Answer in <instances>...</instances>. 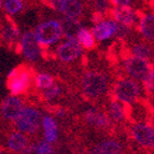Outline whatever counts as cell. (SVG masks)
<instances>
[{"label":"cell","mask_w":154,"mask_h":154,"mask_svg":"<svg viewBox=\"0 0 154 154\" xmlns=\"http://www.w3.org/2000/svg\"><path fill=\"white\" fill-rule=\"evenodd\" d=\"M22 33L18 25L13 21L12 17L5 15L0 20V42L7 48L12 50L16 49Z\"/></svg>","instance_id":"obj_12"},{"label":"cell","mask_w":154,"mask_h":154,"mask_svg":"<svg viewBox=\"0 0 154 154\" xmlns=\"http://www.w3.org/2000/svg\"><path fill=\"white\" fill-rule=\"evenodd\" d=\"M111 88L110 77L101 70H88L80 79V90L86 99L95 101L105 97Z\"/></svg>","instance_id":"obj_1"},{"label":"cell","mask_w":154,"mask_h":154,"mask_svg":"<svg viewBox=\"0 0 154 154\" xmlns=\"http://www.w3.org/2000/svg\"><path fill=\"white\" fill-rule=\"evenodd\" d=\"M92 10L93 12L100 13L105 16L109 15L112 5L110 3V0H92Z\"/></svg>","instance_id":"obj_26"},{"label":"cell","mask_w":154,"mask_h":154,"mask_svg":"<svg viewBox=\"0 0 154 154\" xmlns=\"http://www.w3.org/2000/svg\"><path fill=\"white\" fill-rule=\"evenodd\" d=\"M2 8L5 15L12 17L20 14L25 9V0H5Z\"/></svg>","instance_id":"obj_25"},{"label":"cell","mask_w":154,"mask_h":154,"mask_svg":"<svg viewBox=\"0 0 154 154\" xmlns=\"http://www.w3.org/2000/svg\"><path fill=\"white\" fill-rule=\"evenodd\" d=\"M105 111L113 124L121 125L128 121V107L114 98H110L107 101Z\"/></svg>","instance_id":"obj_16"},{"label":"cell","mask_w":154,"mask_h":154,"mask_svg":"<svg viewBox=\"0 0 154 154\" xmlns=\"http://www.w3.org/2000/svg\"><path fill=\"white\" fill-rule=\"evenodd\" d=\"M63 94H64V88H63V85L59 84V83H55L54 85H52L51 88L42 91L41 98L46 103L53 105V103H55L59 98L62 97Z\"/></svg>","instance_id":"obj_24"},{"label":"cell","mask_w":154,"mask_h":154,"mask_svg":"<svg viewBox=\"0 0 154 154\" xmlns=\"http://www.w3.org/2000/svg\"><path fill=\"white\" fill-rule=\"evenodd\" d=\"M83 121L88 126L97 131H111L114 124L110 120L105 109L98 108L95 106H91L83 111Z\"/></svg>","instance_id":"obj_11"},{"label":"cell","mask_w":154,"mask_h":154,"mask_svg":"<svg viewBox=\"0 0 154 154\" xmlns=\"http://www.w3.org/2000/svg\"><path fill=\"white\" fill-rule=\"evenodd\" d=\"M122 69L126 77L141 82L146 75L153 69V65L152 63L146 62L131 54H127L122 59Z\"/></svg>","instance_id":"obj_10"},{"label":"cell","mask_w":154,"mask_h":154,"mask_svg":"<svg viewBox=\"0 0 154 154\" xmlns=\"http://www.w3.org/2000/svg\"><path fill=\"white\" fill-rule=\"evenodd\" d=\"M77 41L79 42V44L82 46V49L84 51H92L96 48V42L95 37L93 35L92 29L86 27V26H82L81 29L79 30V32L77 33Z\"/></svg>","instance_id":"obj_22"},{"label":"cell","mask_w":154,"mask_h":154,"mask_svg":"<svg viewBox=\"0 0 154 154\" xmlns=\"http://www.w3.org/2000/svg\"><path fill=\"white\" fill-rule=\"evenodd\" d=\"M129 138L140 148L149 152H154V123L138 122L131 123L128 128Z\"/></svg>","instance_id":"obj_6"},{"label":"cell","mask_w":154,"mask_h":154,"mask_svg":"<svg viewBox=\"0 0 154 154\" xmlns=\"http://www.w3.org/2000/svg\"><path fill=\"white\" fill-rule=\"evenodd\" d=\"M106 16L103 15V14H100V13H96V12H92L91 14V22H92L93 25H95V24L99 23L101 22L105 18Z\"/></svg>","instance_id":"obj_33"},{"label":"cell","mask_w":154,"mask_h":154,"mask_svg":"<svg viewBox=\"0 0 154 154\" xmlns=\"http://www.w3.org/2000/svg\"><path fill=\"white\" fill-rule=\"evenodd\" d=\"M134 0H110V3L112 7H126L131 5Z\"/></svg>","instance_id":"obj_31"},{"label":"cell","mask_w":154,"mask_h":154,"mask_svg":"<svg viewBox=\"0 0 154 154\" xmlns=\"http://www.w3.org/2000/svg\"><path fill=\"white\" fill-rule=\"evenodd\" d=\"M36 72L29 65H20L8 73L5 85L13 96L26 95L33 88V78Z\"/></svg>","instance_id":"obj_3"},{"label":"cell","mask_w":154,"mask_h":154,"mask_svg":"<svg viewBox=\"0 0 154 154\" xmlns=\"http://www.w3.org/2000/svg\"><path fill=\"white\" fill-rule=\"evenodd\" d=\"M41 131L43 140L53 144L58 140V123L57 120L52 114H44L42 118Z\"/></svg>","instance_id":"obj_19"},{"label":"cell","mask_w":154,"mask_h":154,"mask_svg":"<svg viewBox=\"0 0 154 154\" xmlns=\"http://www.w3.org/2000/svg\"><path fill=\"white\" fill-rule=\"evenodd\" d=\"M60 26H62L63 37L64 39H75L77 33L81 29L83 25L81 20L78 18H70V17H62Z\"/></svg>","instance_id":"obj_21"},{"label":"cell","mask_w":154,"mask_h":154,"mask_svg":"<svg viewBox=\"0 0 154 154\" xmlns=\"http://www.w3.org/2000/svg\"><path fill=\"white\" fill-rule=\"evenodd\" d=\"M15 51L21 54L28 64H35L43 56V49L37 41L33 30H27L22 35Z\"/></svg>","instance_id":"obj_7"},{"label":"cell","mask_w":154,"mask_h":154,"mask_svg":"<svg viewBox=\"0 0 154 154\" xmlns=\"http://www.w3.org/2000/svg\"><path fill=\"white\" fill-rule=\"evenodd\" d=\"M137 31L142 40L153 43L154 42V12H146L139 15L137 23Z\"/></svg>","instance_id":"obj_17"},{"label":"cell","mask_w":154,"mask_h":154,"mask_svg":"<svg viewBox=\"0 0 154 154\" xmlns=\"http://www.w3.org/2000/svg\"><path fill=\"white\" fill-rule=\"evenodd\" d=\"M25 101L20 96L10 95L0 103V124L3 126H13V123L25 108Z\"/></svg>","instance_id":"obj_8"},{"label":"cell","mask_w":154,"mask_h":154,"mask_svg":"<svg viewBox=\"0 0 154 154\" xmlns=\"http://www.w3.org/2000/svg\"><path fill=\"white\" fill-rule=\"evenodd\" d=\"M128 52V54L146 62L152 63L154 59V46L152 45V43H149L144 40L133 42L129 46Z\"/></svg>","instance_id":"obj_20"},{"label":"cell","mask_w":154,"mask_h":154,"mask_svg":"<svg viewBox=\"0 0 154 154\" xmlns=\"http://www.w3.org/2000/svg\"><path fill=\"white\" fill-rule=\"evenodd\" d=\"M42 118L43 114L40 109L31 105L25 106L21 114L13 123V127L33 140V137L38 135L41 129Z\"/></svg>","instance_id":"obj_5"},{"label":"cell","mask_w":154,"mask_h":154,"mask_svg":"<svg viewBox=\"0 0 154 154\" xmlns=\"http://www.w3.org/2000/svg\"><path fill=\"white\" fill-rule=\"evenodd\" d=\"M119 28H120V24L116 23L110 16H106L101 22L93 25L91 29L95 37L96 42L103 43V42L116 39Z\"/></svg>","instance_id":"obj_13"},{"label":"cell","mask_w":154,"mask_h":154,"mask_svg":"<svg viewBox=\"0 0 154 154\" xmlns=\"http://www.w3.org/2000/svg\"><path fill=\"white\" fill-rule=\"evenodd\" d=\"M38 150L39 154H54L53 146L44 140H38Z\"/></svg>","instance_id":"obj_28"},{"label":"cell","mask_w":154,"mask_h":154,"mask_svg":"<svg viewBox=\"0 0 154 154\" xmlns=\"http://www.w3.org/2000/svg\"><path fill=\"white\" fill-rule=\"evenodd\" d=\"M140 83L144 93H146L148 95L154 96V69H152Z\"/></svg>","instance_id":"obj_27"},{"label":"cell","mask_w":154,"mask_h":154,"mask_svg":"<svg viewBox=\"0 0 154 154\" xmlns=\"http://www.w3.org/2000/svg\"><path fill=\"white\" fill-rule=\"evenodd\" d=\"M86 154H126L124 144L116 138H106L88 148Z\"/></svg>","instance_id":"obj_15"},{"label":"cell","mask_w":154,"mask_h":154,"mask_svg":"<svg viewBox=\"0 0 154 154\" xmlns=\"http://www.w3.org/2000/svg\"><path fill=\"white\" fill-rule=\"evenodd\" d=\"M153 69H154V66H153Z\"/></svg>","instance_id":"obj_37"},{"label":"cell","mask_w":154,"mask_h":154,"mask_svg":"<svg viewBox=\"0 0 154 154\" xmlns=\"http://www.w3.org/2000/svg\"><path fill=\"white\" fill-rule=\"evenodd\" d=\"M110 93L111 98L119 100L127 107H131L140 101L144 94L141 83L126 75L118 78L113 82Z\"/></svg>","instance_id":"obj_2"},{"label":"cell","mask_w":154,"mask_h":154,"mask_svg":"<svg viewBox=\"0 0 154 154\" xmlns=\"http://www.w3.org/2000/svg\"><path fill=\"white\" fill-rule=\"evenodd\" d=\"M33 32L43 50L57 45L64 39L60 21L57 18H45L41 21L36 26Z\"/></svg>","instance_id":"obj_4"},{"label":"cell","mask_w":154,"mask_h":154,"mask_svg":"<svg viewBox=\"0 0 154 154\" xmlns=\"http://www.w3.org/2000/svg\"><path fill=\"white\" fill-rule=\"evenodd\" d=\"M60 1H62V0H44V3H45L50 9H52V10H54L57 12V10H58V8H59V5H60Z\"/></svg>","instance_id":"obj_32"},{"label":"cell","mask_w":154,"mask_h":154,"mask_svg":"<svg viewBox=\"0 0 154 154\" xmlns=\"http://www.w3.org/2000/svg\"><path fill=\"white\" fill-rule=\"evenodd\" d=\"M22 154H39V150H38V141H31L27 148L23 151Z\"/></svg>","instance_id":"obj_30"},{"label":"cell","mask_w":154,"mask_h":154,"mask_svg":"<svg viewBox=\"0 0 154 154\" xmlns=\"http://www.w3.org/2000/svg\"><path fill=\"white\" fill-rule=\"evenodd\" d=\"M5 0H0V8H2L3 7V3H5Z\"/></svg>","instance_id":"obj_36"},{"label":"cell","mask_w":154,"mask_h":154,"mask_svg":"<svg viewBox=\"0 0 154 154\" xmlns=\"http://www.w3.org/2000/svg\"><path fill=\"white\" fill-rule=\"evenodd\" d=\"M84 50L77 39H63L54 50V56L63 64H72L83 56Z\"/></svg>","instance_id":"obj_9"},{"label":"cell","mask_w":154,"mask_h":154,"mask_svg":"<svg viewBox=\"0 0 154 154\" xmlns=\"http://www.w3.org/2000/svg\"><path fill=\"white\" fill-rule=\"evenodd\" d=\"M56 83L54 75H52L49 72H37L33 78V88H36L39 92L51 88L52 85Z\"/></svg>","instance_id":"obj_23"},{"label":"cell","mask_w":154,"mask_h":154,"mask_svg":"<svg viewBox=\"0 0 154 154\" xmlns=\"http://www.w3.org/2000/svg\"><path fill=\"white\" fill-rule=\"evenodd\" d=\"M85 11V5L82 0H62L57 13L62 17H70L81 20Z\"/></svg>","instance_id":"obj_18"},{"label":"cell","mask_w":154,"mask_h":154,"mask_svg":"<svg viewBox=\"0 0 154 154\" xmlns=\"http://www.w3.org/2000/svg\"><path fill=\"white\" fill-rule=\"evenodd\" d=\"M0 154H11V153L5 149V146H2L1 144H0Z\"/></svg>","instance_id":"obj_34"},{"label":"cell","mask_w":154,"mask_h":154,"mask_svg":"<svg viewBox=\"0 0 154 154\" xmlns=\"http://www.w3.org/2000/svg\"><path fill=\"white\" fill-rule=\"evenodd\" d=\"M52 116H54L56 120H64V119H66L67 116H68V110H67L65 107L57 106V107H54V108H53Z\"/></svg>","instance_id":"obj_29"},{"label":"cell","mask_w":154,"mask_h":154,"mask_svg":"<svg viewBox=\"0 0 154 154\" xmlns=\"http://www.w3.org/2000/svg\"><path fill=\"white\" fill-rule=\"evenodd\" d=\"M120 25L134 29L139 20V13L131 5L126 7H112L109 15Z\"/></svg>","instance_id":"obj_14"},{"label":"cell","mask_w":154,"mask_h":154,"mask_svg":"<svg viewBox=\"0 0 154 154\" xmlns=\"http://www.w3.org/2000/svg\"><path fill=\"white\" fill-rule=\"evenodd\" d=\"M151 111H152V114H154V98H153V101H152V103H151Z\"/></svg>","instance_id":"obj_35"}]
</instances>
